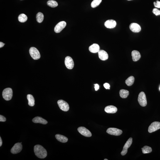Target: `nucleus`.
Returning <instances> with one entry per match:
<instances>
[{"instance_id": "obj_31", "label": "nucleus", "mask_w": 160, "mask_h": 160, "mask_svg": "<svg viewBox=\"0 0 160 160\" xmlns=\"http://www.w3.org/2000/svg\"><path fill=\"white\" fill-rule=\"evenodd\" d=\"M6 120V118L4 116L2 115H0V121L1 122H5Z\"/></svg>"}, {"instance_id": "obj_18", "label": "nucleus", "mask_w": 160, "mask_h": 160, "mask_svg": "<svg viewBox=\"0 0 160 160\" xmlns=\"http://www.w3.org/2000/svg\"><path fill=\"white\" fill-rule=\"evenodd\" d=\"M33 122L35 123H39L45 124L48 123V122L44 119L41 117H37L34 118L32 120Z\"/></svg>"}, {"instance_id": "obj_15", "label": "nucleus", "mask_w": 160, "mask_h": 160, "mask_svg": "<svg viewBox=\"0 0 160 160\" xmlns=\"http://www.w3.org/2000/svg\"><path fill=\"white\" fill-rule=\"evenodd\" d=\"M105 112L109 114L115 113L117 112V109L115 106L110 105L106 107L104 109Z\"/></svg>"}, {"instance_id": "obj_2", "label": "nucleus", "mask_w": 160, "mask_h": 160, "mask_svg": "<svg viewBox=\"0 0 160 160\" xmlns=\"http://www.w3.org/2000/svg\"><path fill=\"white\" fill-rule=\"evenodd\" d=\"M13 92L12 89L10 88L5 89L3 90L2 95L3 98L6 101L11 100L13 97Z\"/></svg>"}, {"instance_id": "obj_12", "label": "nucleus", "mask_w": 160, "mask_h": 160, "mask_svg": "<svg viewBox=\"0 0 160 160\" xmlns=\"http://www.w3.org/2000/svg\"><path fill=\"white\" fill-rule=\"evenodd\" d=\"M67 23L65 21H60L57 24L54 28V31L55 33H58L66 26Z\"/></svg>"}, {"instance_id": "obj_34", "label": "nucleus", "mask_w": 160, "mask_h": 160, "mask_svg": "<svg viewBox=\"0 0 160 160\" xmlns=\"http://www.w3.org/2000/svg\"><path fill=\"white\" fill-rule=\"evenodd\" d=\"M5 45V44L3 43L2 42H0V48H2Z\"/></svg>"}, {"instance_id": "obj_4", "label": "nucleus", "mask_w": 160, "mask_h": 160, "mask_svg": "<svg viewBox=\"0 0 160 160\" xmlns=\"http://www.w3.org/2000/svg\"><path fill=\"white\" fill-rule=\"evenodd\" d=\"M29 52L30 55L34 59L38 60L40 58V52L35 47H31L30 49Z\"/></svg>"}, {"instance_id": "obj_5", "label": "nucleus", "mask_w": 160, "mask_h": 160, "mask_svg": "<svg viewBox=\"0 0 160 160\" xmlns=\"http://www.w3.org/2000/svg\"><path fill=\"white\" fill-rule=\"evenodd\" d=\"M107 132L111 135L119 136L122 134V131L117 128L111 127L107 130Z\"/></svg>"}, {"instance_id": "obj_8", "label": "nucleus", "mask_w": 160, "mask_h": 160, "mask_svg": "<svg viewBox=\"0 0 160 160\" xmlns=\"http://www.w3.org/2000/svg\"><path fill=\"white\" fill-rule=\"evenodd\" d=\"M22 149L21 143H18L15 144L11 149V152L13 154H16L21 152Z\"/></svg>"}, {"instance_id": "obj_13", "label": "nucleus", "mask_w": 160, "mask_h": 160, "mask_svg": "<svg viewBox=\"0 0 160 160\" xmlns=\"http://www.w3.org/2000/svg\"><path fill=\"white\" fill-rule=\"evenodd\" d=\"M129 28L131 31L135 33H139L141 29L140 26L136 23H131L130 25Z\"/></svg>"}, {"instance_id": "obj_7", "label": "nucleus", "mask_w": 160, "mask_h": 160, "mask_svg": "<svg viewBox=\"0 0 160 160\" xmlns=\"http://www.w3.org/2000/svg\"><path fill=\"white\" fill-rule=\"evenodd\" d=\"M160 129V122H154L152 123L148 128V132L151 133Z\"/></svg>"}, {"instance_id": "obj_11", "label": "nucleus", "mask_w": 160, "mask_h": 160, "mask_svg": "<svg viewBox=\"0 0 160 160\" xmlns=\"http://www.w3.org/2000/svg\"><path fill=\"white\" fill-rule=\"evenodd\" d=\"M133 142V139L132 138H130L128 140L124 146L122 151L121 152V154L122 156H124L127 154V152L128 148L130 147L132 144Z\"/></svg>"}, {"instance_id": "obj_1", "label": "nucleus", "mask_w": 160, "mask_h": 160, "mask_svg": "<svg viewBox=\"0 0 160 160\" xmlns=\"http://www.w3.org/2000/svg\"><path fill=\"white\" fill-rule=\"evenodd\" d=\"M34 151L35 155L41 159L46 157L47 155L46 150L43 146L39 145H37L35 146Z\"/></svg>"}, {"instance_id": "obj_24", "label": "nucleus", "mask_w": 160, "mask_h": 160, "mask_svg": "<svg viewBox=\"0 0 160 160\" xmlns=\"http://www.w3.org/2000/svg\"><path fill=\"white\" fill-rule=\"evenodd\" d=\"M44 18V16L43 13L39 12L37 14V21L38 23H42L43 21Z\"/></svg>"}, {"instance_id": "obj_29", "label": "nucleus", "mask_w": 160, "mask_h": 160, "mask_svg": "<svg viewBox=\"0 0 160 160\" xmlns=\"http://www.w3.org/2000/svg\"><path fill=\"white\" fill-rule=\"evenodd\" d=\"M152 12L156 16H158V15H160V11L158 10L157 8H154L153 9Z\"/></svg>"}, {"instance_id": "obj_6", "label": "nucleus", "mask_w": 160, "mask_h": 160, "mask_svg": "<svg viewBox=\"0 0 160 160\" xmlns=\"http://www.w3.org/2000/svg\"><path fill=\"white\" fill-rule=\"evenodd\" d=\"M59 107L61 110L65 112L68 111L70 108L69 104L67 103L62 100H58L57 102Z\"/></svg>"}, {"instance_id": "obj_35", "label": "nucleus", "mask_w": 160, "mask_h": 160, "mask_svg": "<svg viewBox=\"0 0 160 160\" xmlns=\"http://www.w3.org/2000/svg\"><path fill=\"white\" fill-rule=\"evenodd\" d=\"M2 140L1 137H0V146H2Z\"/></svg>"}, {"instance_id": "obj_30", "label": "nucleus", "mask_w": 160, "mask_h": 160, "mask_svg": "<svg viewBox=\"0 0 160 160\" xmlns=\"http://www.w3.org/2000/svg\"><path fill=\"white\" fill-rule=\"evenodd\" d=\"M154 5L155 6L156 8H160V2L158 1H156L154 3Z\"/></svg>"}, {"instance_id": "obj_26", "label": "nucleus", "mask_w": 160, "mask_h": 160, "mask_svg": "<svg viewBox=\"0 0 160 160\" xmlns=\"http://www.w3.org/2000/svg\"><path fill=\"white\" fill-rule=\"evenodd\" d=\"M47 5L51 8H55L58 6V3L56 1L53 0H50L47 2Z\"/></svg>"}, {"instance_id": "obj_38", "label": "nucleus", "mask_w": 160, "mask_h": 160, "mask_svg": "<svg viewBox=\"0 0 160 160\" xmlns=\"http://www.w3.org/2000/svg\"><path fill=\"white\" fill-rule=\"evenodd\" d=\"M159 90H160V87H159Z\"/></svg>"}, {"instance_id": "obj_19", "label": "nucleus", "mask_w": 160, "mask_h": 160, "mask_svg": "<svg viewBox=\"0 0 160 160\" xmlns=\"http://www.w3.org/2000/svg\"><path fill=\"white\" fill-rule=\"evenodd\" d=\"M89 50L92 53H97L100 50V47L97 44H93L89 47Z\"/></svg>"}, {"instance_id": "obj_33", "label": "nucleus", "mask_w": 160, "mask_h": 160, "mask_svg": "<svg viewBox=\"0 0 160 160\" xmlns=\"http://www.w3.org/2000/svg\"><path fill=\"white\" fill-rule=\"evenodd\" d=\"M95 91H97L99 89V85L98 84H95Z\"/></svg>"}, {"instance_id": "obj_21", "label": "nucleus", "mask_w": 160, "mask_h": 160, "mask_svg": "<svg viewBox=\"0 0 160 160\" xmlns=\"http://www.w3.org/2000/svg\"><path fill=\"white\" fill-rule=\"evenodd\" d=\"M28 101V104L31 107H33L35 105V100L33 95L31 94H28L27 96Z\"/></svg>"}, {"instance_id": "obj_37", "label": "nucleus", "mask_w": 160, "mask_h": 160, "mask_svg": "<svg viewBox=\"0 0 160 160\" xmlns=\"http://www.w3.org/2000/svg\"><path fill=\"white\" fill-rule=\"evenodd\" d=\"M127 1H131V0H127Z\"/></svg>"}, {"instance_id": "obj_17", "label": "nucleus", "mask_w": 160, "mask_h": 160, "mask_svg": "<svg viewBox=\"0 0 160 160\" xmlns=\"http://www.w3.org/2000/svg\"><path fill=\"white\" fill-rule=\"evenodd\" d=\"M131 55L132 57V60L136 62L138 61L141 57L140 53L137 50H133L131 53Z\"/></svg>"}, {"instance_id": "obj_9", "label": "nucleus", "mask_w": 160, "mask_h": 160, "mask_svg": "<svg viewBox=\"0 0 160 160\" xmlns=\"http://www.w3.org/2000/svg\"><path fill=\"white\" fill-rule=\"evenodd\" d=\"M65 63L67 69L71 70L73 68L74 66V62L71 57L67 56L66 57Z\"/></svg>"}, {"instance_id": "obj_20", "label": "nucleus", "mask_w": 160, "mask_h": 160, "mask_svg": "<svg viewBox=\"0 0 160 160\" xmlns=\"http://www.w3.org/2000/svg\"><path fill=\"white\" fill-rule=\"evenodd\" d=\"M55 138L58 141L63 143H66L68 141V139L65 136L60 134H56L55 136Z\"/></svg>"}, {"instance_id": "obj_3", "label": "nucleus", "mask_w": 160, "mask_h": 160, "mask_svg": "<svg viewBox=\"0 0 160 160\" xmlns=\"http://www.w3.org/2000/svg\"><path fill=\"white\" fill-rule=\"evenodd\" d=\"M138 101L140 105L142 107H145L147 105V100L144 92H141L140 93L138 96Z\"/></svg>"}, {"instance_id": "obj_25", "label": "nucleus", "mask_w": 160, "mask_h": 160, "mask_svg": "<svg viewBox=\"0 0 160 160\" xmlns=\"http://www.w3.org/2000/svg\"><path fill=\"white\" fill-rule=\"evenodd\" d=\"M28 18L26 15L21 14L19 15L18 17V21L20 22L24 23L27 20Z\"/></svg>"}, {"instance_id": "obj_10", "label": "nucleus", "mask_w": 160, "mask_h": 160, "mask_svg": "<svg viewBox=\"0 0 160 160\" xmlns=\"http://www.w3.org/2000/svg\"><path fill=\"white\" fill-rule=\"evenodd\" d=\"M78 132L85 137H90L92 136V134L90 131L86 128L83 127H80L78 128Z\"/></svg>"}, {"instance_id": "obj_22", "label": "nucleus", "mask_w": 160, "mask_h": 160, "mask_svg": "<svg viewBox=\"0 0 160 160\" xmlns=\"http://www.w3.org/2000/svg\"><path fill=\"white\" fill-rule=\"evenodd\" d=\"M119 95L122 98H127L129 95V92L127 90L121 89L119 92Z\"/></svg>"}, {"instance_id": "obj_23", "label": "nucleus", "mask_w": 160, "mask_h": 160, "mask_svg": "<svg viewBox=\"0 0 160 160\" xmlns=\"http://www.w3.org/2000/svg\"><path fill=\"white\" fill-rule=\"evenodd\" d=\"M135 78L134 77L131 76L125 80V82L128 86H131L134 83Z\"/></svg>"}, {"instance_id": "obj_32", "label": "nucleus", "mask_w": 160, "mask_h": 160, "mask_svg": "<svg viewBox=\"0 0 160 160\" xmlns=\"http://www.w3.org/2000/svg\"><path fill=\"white\" fill-rule=\"evenodd\" d=\"M104 87L106 89H110V86L109 84L107 83L104 84Z\"/></svg>"}, {"instance_id": "obj_28", "label": "nucleus", "mask_w": 160, "mask_h": 160, "mask_svg": "<svg viewBox=\"0 0 160 160\" xmlns=\"http://www.w3.org/2000/svg\"><path fill=\"white\" fill-rule=\"evenodd\" d=\"M102 0H93L91 3V6L92 8H95L98 6L102 2Z\"/></svg>"}, {"instance_id": "obj_27", "label": "nucleus", "mask_w": 160, "mask_h": 160, "mask_svg": "<svg viewBox=\"0 0 160 160\" xmlns=\"http://www.w3.org/2000/svg\"><path fill=\"white\" fill-rule=\"evenodd\" d=\"M142 150L143 154H148L150 153L152 151L151 148L148 146H145L142 148Z\"/></svg>"}, {"instance_id": "obj_16", "label": "nucleus", "mask_w": 160, "mask_h": 160, "mask_svg": "<svg viewBox=\"0 0 160 160\" xmlns=\"http://www.w3.org/2000/svg\"><path fill=\"white\" fill-rule=\"evenodd\" d=\"M99 58L102 60H107L108 58V55L107 52L103 50H100L98 52Z\"/></svg>"}, {"instance_id": "obj_36", "label": "nucleus", "mask_w": 160, "mask_h": 160, "mask_svg": "<svg viewBox=\"0 0 160 160\" xmlns=\"http://www.w3.org/2000/svg\"><path fill=\"white\" fill-rule=\"evenodd\" d=\"M104 160H108V159H104Z\"/></svg>"}, {"instance_id": "obj_14", "label": "nucleus", "mask_w": 160, "mask_h": 160, "mask_svg": "<svg viewBox=\"0 0 160 160\" xmlns=\"http://www.w3.org/2000/svg\"><path fill=\"white\" fill-rule=\"evenodd\" d=\"M117 24L116 21L113 20H109L106 21L104 25L106 28H112L115 27Z\"/></svg>"}]
</instances>
